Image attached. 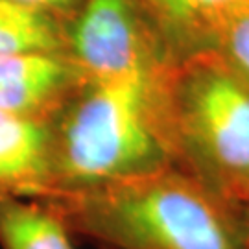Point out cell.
I'll use <instances>...</instances> for the list:
<instances>
[{"instance_id":"cell-1","label":"cell","mask_w":249,"mask_h":249,"mask_svg":"<svg viewBox=\"0 0 249 249\" xmlns=\"http://www.w3.org/2000/svg\"><path fill=\"white\" fill-rule=\"evenodd\" d=\"M151 80L153 69L81 81L50 120V196L160 170L164 146L157 129Z\"/></svg>"},{"instance_id":"cell-2","label":"cell","mask_w":249,"mask_h":249,"mask_svg":"<svg viewBox=\"0 0 249 249\" xmlns=\"http://www.w3.org/2000/svg\"><path fill=\"white\" fill-rule=\"evenodd\" d=\"M45 201L67 225L120 249H242L220 205L201 187L162 170Z\"/></svg>"},{"instance_id":"cell-3","label":"cell","mask_w":249,"mask_h":249,"mask_svg":"<svg viewBox=\"0 0 249 249\" xmlns=\"http://www.w3.org/2000/svg\"><path fill=\"white\" fill-rule=\"evenodd\" d=\"M181 137L223 188L249 196V83L218 53L199 52L174 78Z\"/></svg>"},{"instance_id":"cell-4","label":"cell","mask_w":249,"mask_h":249,"mask_svg":"<svg viewBox=\"0 0 249 249\" xmlns=\"http://www.w3.org/2000/svg\"><path fill=\"white\" fill-rule=\"evenodd\" d=\"M65 52L83 80H111L153 69L141 2L83 0L65 26Z\"/></svg>"},{"instance_id":"cell-5","label":"cell","mask_w":249,"mask_h":249,"mask_svg":"<svg viewBox=\"0 0 249 249\" xmlns=\"http://www.w3.org/2000/svg\"><path fill=\"white\" fill-rule=\"evenodd\" d=\"M83 81L67 52L0 57V111L50 122Z\"/></svg>"},{"instance_id":"cell-6","label":"cell","mask_w":249,"mask_h":249,"mask_svg":"<svg viewBox=\"0 0 249 249\" xmlns=\"http://www.w3.org/2000/svg\"><path fill=\"white\" fill-rule=\"evenodd\" d=\"M53 190L50 122L0 111V197H48Z\"/></svg>"},{"instance_id":"cell-7","label":"cell","mask_w":249,"mask_h":249,"mask_svg":"<svg viewBox=\"0 0 249 249\" xmlns=\"http://www.w3.org/2000/svg\"><path fill=\"white\" fill-rule=\"evenodd\" d=\"M0 249H74L69 225L39 197H0Z\"/></svg>"},{"instance_id":"cell-8","label":"cell","mask_w":249,"mask_h":249,"mask_svg":"<svg viewBox=\"0 0 249 249\" xmlns=\"http://www.w3.org/2000/svg\"><path fill=\"white\" fill-rule=\"evenodd\" d=\"M22 52H65V24L45 11L0 0V57Z\"/></svg>"},{"instance_id":"cell-9","label":"cell","mask_w":249,"mask_h":249,"mask_svg":"<svg viewBox=\"0 0 249 249\" xmlns=\"http://www.w3.org/2000/svg\"><path fill=\"white\" fill-rule=\"evenodd\" d=\"M170 34L188 41H213L222 18L238 0H139Z\"/></svg>"},{"instance_id":"cell-10","label":"cell","mask_w":249,"mask_h":249,"mask_svg":"<svg viewBox=\"0 0 249 249\" xmlns=\"http://www.w3.org/2000/svg\"><path fill=\"white\" fill-rule=\"evenodd\" d=\"M213 50L249 83V0H238L213 36Z\"/></svg>"},{"instance_id":"cell-11","label":"cell","mask_w":249,"mask_h":249,"mask_svg":"<svg viewBox=\"0 0 249 249\" xmlns=\"http://www.w3.org/2000/svg\"><path fill=\"white\" fill-rule=\"evenodd\" d=\"M11 2H17L37 11H45L67 26V22L76 15L83 0H11Z\"/></svg>"}]
</instances>
